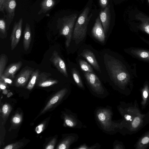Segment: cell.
I'll return each instance as SVG.
<instances>
[{
  "label": "cell",
  "mask_w": 149,
  "mask_h": 149,
  "mask_svg": "<svg viewBox=\"0 0 149 149\" xmlns=\"http://www.w3.org/2000/svg\"><path fill=\"white\" fill-rule=\"evenodd\" d=\"M136 64L131 65L127 62L112 58L107 62L109 72L114 81L119 85L130 82L137 77Z\"/></svg>",
  "instance_id": "6da1fadb"
},
{
  "label": "cell",
  "mask_w": 149,
  "mask_h": 149,
  "mask_svg": "<svg viewBox=\"0 0 149 149\" xmlns=\"http://www.w3.org/2000/svg\"><path fill=\"white\" fill-rule=\"evenodd\" d=\"M90 9L86 7L80 15L76 23L73 34V40L76 44H78L85 37L89 22L92 14L89 15Z\"/></svg>",
  "instance_id": "7a4b0ae2"
},
{
  "label": "cell",
  "mask_w": 149,
  "mask_h": 149,
  "mask_svg": "<svg viewBox=\"0 0 149 149\" xmlns=\"http://www.w3.org/2000/svg\"><path fill=\"white\" fill-rule=\"evenodd\" d=\"M77 17V14L74 13L65 16L61 19L59 24L60 34L66 38V47L70 46L72 38V33L74 24Z\"/></svg>",
  "instance_id": "3957f363"
},
{
  "label": "cell",
  "mask_w": 149,
  "mask_h": 149,
  "mask_svg": "<svg viewBox=\"0 0 149 149\" xmlns=\"http://www.w3.org/2000/svg\"><path fill=\"white\" fill-rule=\"evenodd\" d=\"M125 52L132 57L149 63V50L140 47H131L125 49Z\"/></svg>",
  "instance_id": "277c9868"
},
{
  "label": "cell",
  "mask_w": 149,
  "mask_h": 149,
  "mask_svg": "<svg viewBox=\"0 0 149 149\" xmlns=\"http://www.w3.org/2000/svg\"><path fill=\"white\" fill-rule=\"evenodd\" d=\"M135 17L140 22L137 26V29L146 36L143 41L149 45V17L140 13L136 14Z\"/></svg>",
  "instance_id": "5b68a950"
},
{
  "label": "cell",
  "mask_w": 149,
  "mask_h": 149,
  "mask_svg": "<svg viewBox=\"0 0 149 149\" xmlns=\"http://www.w3.org/2000/svg\"><path fill=\"white\" fill-rule=\"evenodd\" d=\"M34 71V69L26 66L23 68L16 77L15 84L16 86H24Z\"/></svg>",
  "instance_id": "8992f818"
},
{
  "label": "cell",
  "mask_w": 149,
  "mask_h": 149,
  "mask_svg": "<svg viewBox=\"0 0 149 149\" xmlns=\"http://www.w3.org/2000/svg\"><path fill=\"white\" fill-rule=\"evenodd\" d=\"M23 20L19 19L17 22H15L10 36L11 49L13 50L17 46L21 38Z\"/></svg>",
  "instance_id": "52a82bcc"
},
{
  "label": "cell",
  "mask_w": 149,
  "mask_h": 149,
  "mask_svg": "<svg viewBox=\"0 0 149 149\" xmlns=\"http://www.w3.org/2000/svg\"><path fill=\"white\" fill-rule=\"evenodd\" d=\"M84 75L88 83L94 91L98 94L103 93L104 90L101 82L95 74L85 72Z\"/></svg>",
  "instance_id": "ba28073f"
},
{
  "label": "cell",
  "mask_w": 149,
  "mask_h": 149,
  "mask_svg": "<svg viewBox=\"0 0 149 149\" xmlns=\"http://www.w3.org/2000/svg\"><path fill=\"white\" fill-rule=\"evenodd\" d=\"M49 60L60 73L65 77H68L65 63L56 51L54 50Z\"/></svg>",
  "instance_id": "9c48e42d"
},
{
  "label": "cell",
  "mask_w": 149,
  "mask_h": 149,
  "mask_svg": "<svg viewBox=\"0 0 149 149\" xmlns=\"http://www.w3.org/2000/svg\"><path fill=\"white\" fill-rule=\"evenodd\" d=\"M93 36L100 42L104 43L105 41V33L99 17H97L95 21L94 26L91 31Z\"/></svg>",
  "instance_id": "30bf717a"
},
{
  "label": "cell",
  "mask_w": 149,
  "mask_h": 149,
  "mask_svg": "<svg viewBox=\"0 0 149 149\" xmlns=\"http://www.w3.org/2000/svg\"><path fill=\"white\" fill-rule=\"evenodd\" d=\"M52 75L50 73L42 72L40 73L36 80V84L41 87H47L57 84L58 81L56 79L49 77Z\"/></svg>",
  "instance_id": "8fae6325"
},
{
  "label": "cell",
  "mask_w": 149,
  "mask_h": 149,
  "mask_svg": "<svg viewBox=\"0 0 149 149\" xmlns=\"http://www.w3.org/2000/svg\"><path fill=\"white\" fill-rule=\"evenodd\" d=\"M109 5L100 11L99 17L105 34L109 30L110 22V13Z\"/></svg>",
  "instance_id": "7c38bea8"
},
{
  "label": "cell",
  "mask_w": 149,
  "mask_h": 149,
  "mask_svg": "<svg viewBox=\"0 0 149 149\" xmlns=\"http://www.w3.org/2000/svg\"><path fill=\"white\" fill-rule=\"evenodd\" d=\"M22 65V63L21 61L10 64L4 70L2 76L10 79H14L15 74Z\"/></svg>",
  "instance_id": "4fadbf2b"
},
{
  "label": "cell",
  "mask_w": 149,
  "mask_h": 149,
  "mask_svg": "<svg viewBox=\"0 0 149 149\" xmlns=\"http://www.w3.org/2000/svg\"><path fill=\"white\" fill-rule=\"evenodd\" d=\"M65 88L62 89L58 92L49 101L44 109L42 111L41 114H42L50 109L56 103L63 97L67 92Z\"/></svg>",
  "instance_id": "5bb4252c"
},
{
  "label": "cell",
  "mask_w": 149,
  "mask_h": 149,
  "mask_svg": "<svg viewBox=\"0 0 149 149\" xmlns=\"http://www.w3.org/2000/svg\"><path fill=\"white\" fill-rule=\"evenodd\" d=\"M81 55L85 58L96 70L100 72V70L93 53L89 50H84Z\"/></svg>",
  "instance_id": "9a60e30c"
},
{
  "label": "cell",
  "mask_w": 149,
  "mask_h": 149,
  "mask_svg": "<svg viewBox=\"0 0 149 149\" xmlns=\"http://www.w3.org/2000/svg\"><path fill=\"white\" fill-rule=\"evenodd\" d=\"M16 6V0H6L4 10L9 17L12 20L15 15V10Z\"/></svg>",
  "instance_id": "2e32d148"
},
{
  "label": "cell",
  "mask_w": 149,
  "mask_h": 149,
  "mask_svg": "<svg viewBox=\"0 0 149 149\" xmlns=\"http://www.w3.org/2000/svg\"><path fill=\"white\" fill-rule=\"evenodd\" d=\"M31 40V28L30 25L26 23L24 31L23 45L24 50L27 51L29 48Z\"/></svg>",
  "instance_id": "e0dca14e"
},
{
  "label": "cell",
  "mask_w": 149,
  "mask_h": 149,
  "mask_svg": "<svg viewBox=\"0 0 149 149\" xmlns=\"http://www.w3.org/2000/svg\"><path fill=\"white\" fill-rule=\"evenodd\" d=\"M108 111L105 110L99 111L97 113V117L99 121L104 126H108L111 117Z\"/></svg>",
  "instance_id": "ac0fdd59"
},
{
  "label": "cell",
  "mask_w": 149,
  "mask_h": 149,
  "mask_svg": "<svg viewBox=\"0 0 149 149\" xmlns=\"http://www.w3.org/2000/svg\"><path fill=\"white\" fill-rule=\"evenodd\" d=\"M55 0H43L40 5L41 9L38 14L45 13L50 10L55 5Z\"/></svg>",
  "instance_id": "d6986e66"
},
{
  "label": "cell",
  "mask_w": 149,
  "mask_h": 149,
  "mask_svg": "<svg viewBox=\"0 0 149 149\" xmlns=\"http://www.w3.org/2000/svg\"><path fill=\"white\" fill-rule=\"evenodd\" d=\"M40 73V71L38 69L34 70L32 73L30 78V80L26 86V88L31 90L34 87L39 75Z\"/></svg>",
  "instance_id": "ffe728a7"
},
{
  "label": "cell",
  "mask_w": 149,
  "mask_h": 149,
  "mask_svg": "<svg viewBox=\"0 0 149 149\" xmlns=\"http://www.w3.org/2000/svg\"><path fill=\"white\" fill-rule=\"evenodd\" d=\"M72 136H69L63 141L58 145L57 148L65 149L68 148L70 145L73 141L74 139Z\"/></svg>",
  "instance_id": "44dd1931"
},
{
  "label": "cell",
  "mask_w": 149,
  "mask_h": 149,
  "mask_svg": "<svg viewBox=\"0 0 149 149\" xmlns=\"http://www.w3.org/2000/svg\"><path fill=\"white\" fill-rule=\"evenodd\" d=\"M8 61V58L6 54H3L1 55L0 56V77L3 74Z\"/></svg>",
  "instance_id": "7402d4cb"
},
{
  "label": "cell",
  "mask_w": 149,
  "mask_h": 149,
  "mask_svg": "<svg viewBox=\"0 0 149 149\" xmlns=\"http://www.w3.org/2000/svg\"><path fill=\"white\" fill-rule=\"evenodd\" d=\"M72 76L73 79L77 85L80 88L84 87L81 78L77 71L75 68L72 70Z\"/></svg>",
  "instance_id": "603a6c76"
},
{
  "label": "cell",
  "mask_w": 149,
  "mask_h": 149,
  "mask_svg": "<svg viewBox=\"0 0 149 149\" xmlns=\"http://www.w3.org/2000/svg\"><path fill=\"white\" fill-rule=\"evenodd\" d=\"M0 36L2 39L5 38L7 36L6 24L5 21L3 19L0 20Z\"/></svg>",
  "instance_id": "cb8c5ba5"
},
{
  "label": "cell",
  "mask_w": 149,
  "mask_h": 149,
  "mask_svg": "<svg viewBox=\"0 0 149 149\" xmlns=\"http://www.w3.org/2000/svg\"><path fill=\"white\" fill-rule=\"evenodd\" d=\"M79 63L80 68L83 71L86 72L91 73L93 72L92 68L86 61L82 60H80Z\"/></svg>",
  "instance_id": "d4e9b609"
},
{
  "label": "cell",
  "mask_w": 149,
  "mask_h": 149,
  "mask_svg": "<svg viewBox=\"0 0 149 149\" xmlns=\"http://www.w3.org/2000/svg\"><path fill=\"white\" fill-rule=\"evenodd\" d=\"M65 122L66 125L70 127H73L76 125V121L68 116L65 118Z\"/></svg>",
  "instance_id": "484cf974"
},
{
  "label": "cell",
  "mask_w": 149,
  "mask_h": 149,
  "mask_svg": "<svg viewBox=\"0 0 149 149\" xmlns=\"http://www.w3.org/2000/svg\"><path fill=\"white\" fill-rule=\"evenodd\" d=\"M19 143H15L13 144H11L8 145L6 146L4 149H12L18 148H20L23 144L20 143L19 144Z\"/></svg>",
  "instance_id": "4316f807"
},
{
  "label": "cell",
  "mask_w": 149,
  "mask_h": 149,
  "mask_svg": "<svg viewBox=\"0 0 149 149\" xmlns=\"http://www.w3.org/2000/svg\"><path fill=\"white\" fill-rule=\"evenodd\" d=\"M140 123V119L138 117H136L132 124V126L133 128H136L138 127Z\"/></svg>",
  "instance_id": "83f0119b"
},
{
  "label": "cell",
  "mask_w": 149,
  "mask_h": 149,
  "mask_svg": "<svg viewBox=\"0 0 149 149\" xmlns=\"http://www.w3.org/2000/svg\"><path fill=\"white\" fill-rule=\"evenodd\" d=\"M101 7L102 8H105L108 6L109 0H98Z\"/></svg>",
  "instance_id": "f1b7e54d"
},
{
  "label": "cell",
  "mask_w": 149,
  "mask_h": 149,
  "mask_svg": "<svg viewBox=\"0 0 149 149\" xmlns=\"http://www.w3.org/2000/svg\"><path fill=\"white\" fill-rule=\"evenodd\" d=\"M9 107L6 104H5L3 107L2 111L3 114L5 116L7 115L8 112Z\"/></svg>",
  "instance_id": "f546056e"
},
{
  "label": "cell",
  "mask_w": 149,
  "mask_h": 149,
  "mask_svg": "<svg viewBox=\"0 0 149 149\" xmlns=\"http://www.w3.org/2000/svg\"><path fill=\"white\" fill-rule=\"evenodd\" d=\"M0 80L3 81L4 82L6 83L11 84L12 83V80L9 78L6 77L2 76L0 77Z\"/></svg>",
  "instance_id": "4dcf8cb0"
},
{
  "label": "cell",
  "mask_w": 149,
  "mask_h": 149,
  "mask_svg": "<svg viewBox=\"0 0 149 149\" xmlns=\"http://www.w3.org/2000/svg\"><path fill=\"white\" fill-rule=\"evenodd\" d=\"M6 0H0V10L4 13V6Z\"/></svg>",
  "instance_id": "1f68e13d"
},
{
  "label": "cell",
  "mask_w": 149,
  "mask_h": 149,
  "mask_svg": "<svg viewBox=\"0 0 149 149\" xmlns=\"http://www.w3.org/2000/svg\"><path fill=\"white\" fill-rule=\"evenodd\" d=\"M44 127L43 124H41L37 126L35 129L36 132L37 134L40 133L42 131Z\"/></svg>",
  "instance_id": "d6a6232c"
},
{
  "label": "cell",
  "mask_w": 149,
  "mask_h": 149,
  "mask_svg": "<svg viewBox=\"0 0 149 149\" xmlns=\"http://www.w3.org/2000/svg\"><path fill=\"white\" fill-rule=\"evenodd\" d=\"M56 139H54L51 142L46 148V149H53L54 148V145L55 144Z\"/></svg>",
  "instance_id": "836d02e7"
},
{
  "label": "cell",
  "mask_w": 149,
  "mask_h": 149,
  "mask_svg": "<svg viewBox=\"0 0 149 149\" xmlns=\"http://www.w3.org/2000/svg\"><path fill=\"white\" fill-rule=\"evenodd\" d=\"M0 86L1 89L2 90H5L6 88L7 83H5L3 81L1 80H0Z\"/></svg>",
  "instance_id": "e575fe53"
},
{
  "label": "cell",
  "mask_w": 149,
  "mask_h": 149,
  "mask_svg": "<svg viewBox=\"0 0 149 149\" xmlns=\"http://www.w3.org/2000/svg\"><path fill=\"white\" fill-rule=\"evenodd\" d=\"M21 121L20 118L17 116H15L13 119V121L16 124L19 123Z\"/></svg>",
  "instance_id": "d590c367"
},
{
  "label": "cell",
  "mask_w": 149,
  "mask_h": 149,
  "mask_svg": "<svg viewBox=\"0 0 149 149\" xmlns=\"http://www.w3.org/2000/svg\"><path fill=\"white\" fill-rule=\"evenodd\" d=\"M149 141V138L148 137H145L142 140V143L143 144L147 143Z\"/></svg>",
  "instance_id": "8d00e7d4"
},
{
  "label": "cell",
  "mask_w": 149,
  "mask_h": 149,
  "mask_svg": "<svg viewBox=\"0 0 149 149\" xmlns=\"http://www.w3.org/2000/svg\"><path fill=\"white\" fill-rule=\"evenodd\" d=\"M79 149H88L87 146L86 145H83L77 148Z\"/></svg>",
  "instance_id": "74e56055"
},
{
  "label": "cell",
  "mask_w": 149,
  "mask_h": 149,
  "mask_svg": "<svg viewBox=\"0 0 149 149\" xmlns=\"http://www.w3.org/2000/svg\"><path fill=\"white\" fill-rule=\"evenodd\" d=\"M143 95L145 98H147L148 96V93L146 91H144L143 93Z\"/></svg>",
  "instance_id": "f35d334b"
},
{
  "label": "cell",
  "mask_w": 149,
  "mask_h": 149,
  "mask_svg": "<svg viewBox=\"0 0 149 149\" xmlns=\"http://www.w3.org/2000/svg\"><path fill=\"white\" fill-rule=\"evenodd\" d=\"M131 118V116L129 115H127L126 116V118L127 120H130Z\"/></svg>",
  "instance_id": "ab89813d"
},
{
  "label": "cell",
  "mask_w": 149,
  "mask_h": 149,
  "mask_svg": "<svg viewBox=\"0 0 149 149\" xmlns=\"http://www.w3.org/2000/svg\"><path fill=\"white\" fill-rule=\"evenodd\" d=\"M149 3V0H147Z\"/></svg>",
  "instance_id": "60d3db41"
}]
</instances>
